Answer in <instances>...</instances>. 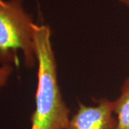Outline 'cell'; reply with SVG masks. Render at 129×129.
<instances>
[{"label": "cell", "instance_id": "obj_1", "mask_svg": "<svg viewBox=\"0 0 129 129\" xmlns=\"http://www.w3.org/2000/svg\"><path fill=\"white\" fill-rule=\"evenodd\" d=\"M34 31L38 70L35 109L30 118L31 129H67L70 111L58 84L50 29L35 24Z\"/></svg>", "mask_w": 129, "mask_h": 129}, {"label": "cell", "instance_id": "obj_2", "mask_svg": "<svg viewBox=\"0 0 129 129\" xmlns=\"http://www.w3.org/2000/svg\"><path fill=\"white\" fill-rule=\"evenodd\" d=\"M35 24L24 8L23 0H0L1 64H17L21 52L25 66L35 64Z\"/></svg>", "mask_w": 129, "mask_h": 129}, {"label": "cell", "instance_id": "obj_3", "mask_svg": "<svg viewBox=\"0 0 129 129\" xmlns=\"http://www.w3.org/2000/svg\"><path fill=\"white\" fill-rule=\"evenodd\" d=\"M95 106L78 103V110L70 118L67 129H115L114 101L100 98Z\"/></svg>", "mask_w": 129, "mask_h": 129}, {"label": "cell", "instance_id": "obj_4", "mask_svg": "<svg viewBox=\"0 0 129 129\" xmlns=\"http://www.w3.org/2000/svg\"><path fill=\"white\" fill-rule=\"evenodd\" d=\"M114 113L117 115L115 129H129V78L124 80L120 95L114 101Z\"/></svg>", "mask_w": 129, "mask_h": 129}, {"label": "cell", "instance_id": "obj_5", "mask_svg": "<svg viewBox=\"0 0 129 129\" xmlns=\"http://www.w3.org/2000/svg\"><path fill=\"white\" fill-rule=\"evenodd\" d=\"M13 71V64H2L0 65V95L2 89L7 85Z\"/></svg>", "mask_w": 129, "mask_h": 129}, {"label": "cell", "instance_id": "obj_6", "mask_svg": "<svg viewBox=\"0 0 129 129\" xmlns=\"http://www.w3.org/2000/svg\"><path fill=\"white\" fill-rule=\"evenodd\" d=\"M118 1L120 3H122V4H123L124 5L129 7V0H118Z\"/></svg>", "mask_w": 129, "mask_h": 129}]
</instances>
